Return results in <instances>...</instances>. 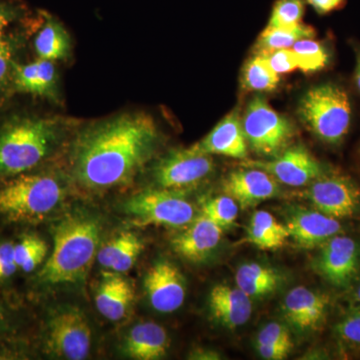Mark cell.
Instances as JSON below:
<instances>
[{
  "instance_id": "20",
  "label": "cell",
  "mask_w": 360,
  "mask_h": 360,
  "mask_svg": "<svg viewBox=\"0 0 360 360\" xmlns=\"http://www.w3.org/2000/svg\"><path fill=\"white\" fill-rule=\"evenodd\" d=\"M144 248L143 239L136 232L118 231L101 243L96 260L108 271L124 274L136 264Z\"/></svg>"
},
{
  "instance_id": "13",
  "label": "cell",
  "mask_w": 360,
  "mask_h": 360,
  "mask_svg": "<svg viewBox=\"0 0 360 360\" xmlns=\"http://www.w3.org/2000/svg\"><path fill=\"white\" fill-rule=\"evenodd\" d=\"M184 227L172 240L175 253L193 264L205 262L219 245L224 229L205 214Z\"/></svg>"
},
{
  "instance_id": "27",
  "label": "cell",
  "mask_w": 360,
  "mask_h": 360,
  "mask_svg": "<svg viewBox=\"0 0 360 360\" xmlns=\"http://www.w3.org/2000/svg\"><path fill=\"white\" fill-rule=\"evenodd\" d=\"M314 28L303 22L281 27L266 26L258 37L257 52L270 54L278 49H290L295 42L304 39H314Z\"/></svg>"
},
{
  "instance_id": "1",
  "label": "cell",
  "mask_w": 360,
  "mask_h": 360,
  "mask_svg": "<svg viewBox=\"0 0 360 360\" xmlns=\"http://www.w3.org/2000/svg\"><path fill=\"white\" fill-rule=\"evenodd\" d=\"M160 141L155 120L146 113H125L90 125L73 142L71 179L92 196L124 188L155 155Z\"/></svg>"
},
{
  "instance_id": "41",
  "label": "cell",
  "mask_w": 360,
  "mask_h": 360,
  "mask_svg": "<svg viewBox=\"0 0 360 360\" xmlns=\"http://www.w3.org/2000/svg\"><path fill=\"white\" fill-rule=\"evenodd\" d=\"M11 331L8 319L4 310L0 307V341L4 340Z\"/></svg>"
},
{
  "instance_id": "21",
  "label": "cell",
  "mask_w": 360,
  "mask_h": 360,
  "mask_svg": "<svg viewBox=\"0 0 360 360\" xmlns=\"http://www.w3.org/2000/svg\"><path fill=\"white\" fill-rule=\"evenodd\" d=\"M169 345V336L162 326L153 321H142L129 329L122 350L131 359L156 360L167 355Z\"/></svg>"
},
{
  "instance_id": "32",
  "label": "cell",
  "mask_w": 360,
  "mask_h": 360,
  "mask_svg": "<svg viewBox=\"0 0 360 360\" xmlns=\"http://www.w3.org/2000/svg\"><path fill=\"white\" fill-rule=\"evenodd\" d=\"M305 0H276L269 20V27L291 26L302 22Z\"/></svg>"
},
{
  "instance_id": "15",
  "label": "cell",
  "mask_w": 360,
  "mask_h": 360,
  "mask_svg": "<svg viewBox=\"0 0 360 360\" xmlns=\"http://www.w3.org/2000/svg\"><path fill=\"white\" fill-rule=\"evenodd\" d=\"M359 264V250L354 239L335 236L324 243L317 269L333 285H347L355 276Z\"/></svg>"
},
{
  "instance_id": "6",
  "label": "cell",
  "mask_w": 360,
  "mask_h": 360,
  "mask_svg": "<svg viewBox=\"0 0 360 360\" xmlns=\"http://www.w3.org/2000/svg\"><path fill=\"white\" fill-rule=\"evenodd\" d=\"M122 212L132 226L184 227L194 219L193 205L184 193L168 189H146L123 202Z\"/></svg>"
},
{
  "instance_id": "29",
  "label": "cell",
  "mask_w": 360,
  "mask_h": 360,
  "mask_svg": "<svg viewBox=\"0 0 360 360\" xmlns=\"http://www.w3.org/2000/svg\"><path fill=\"white\" fill-rule=\"evenodd\" d=\"M47 253V243L37 234H25L14 243V262L18 269L25 274L34 271L44 264Z\"/></svg>"
},
{
  "instance_id": "35",
  "label": "cell",
  "mask_w": 360,
  "mask_h": 360,
  "mask_svg": "<svg viewBox=\"0 0 360 360\" xmlns=\"http://www.w3.org/2000/svg\"><path fill=\"white\" fill-rule=\"evenodd\" d=\"M18 270L14 262V243L8 240L0 241V281H6Z\"/></svg>"
},
{
  "instance_id": "36",
  "label": "cell",
  "mask_w": 360,
  "mask_h": 360,
  "mask_svg": "<svg viewBox=\"0 0 360 360\" xmlns=\"http://www.w3.org/2000/svg\"><path fill=\"white\" fill-rule=\"evenodd\" d=\"M336 331L343 340L360 345V312L343 319L338 323Z\"/></svg>"
},
{
  "instance_id": "40",
  "label": "cell",
  "mask_w": 360,
  "mask_h": 360,
  "mask_svg": "<svg viewBox=\"0 0 360 360\" xmlns=\"http://www.w3.org/2000/svg\"><path fill=\"white\" fill-rule=\"evenodd\" d=\"M11 20V9L4 4H0V42L4 41L2 37L4 33L6 32L7 26Z\"/></svg>"
},
{
  "instance_id": "42",
  "label": "cell",
  "mask_w": 360,
  "mask_h": 360,
  "mask_svg": "<svg viewBox=\"0 0 360 360\" xmlns=\"http://www.w3.org/2000/svg\"><path fill=\"white\" fill-rule=\"evenodd\" d=\"M355 82L360 90V52L357 56L356 70H355Z\"/></svg>"
},
{
  "instance_id": "22",
  "label": "cell",
  "mask_w": 360,
  "mask_h": 360,
  "mask_svg": "<svg viewBox=\"0 0 360 360\" xmlns=\"http://www.w3.org/2000/svg\"><path fill=\"white\" fill-rule=\"evenodd\" d=\"M290 238L302 248H311L326 243L341 231L338 219L319 212L300 210L290 215L286 224Z\"/></svg>"
},
{
  "instance_id": "9",
  "label": "cell",
  "mask_w": 360,
  "mask_h": 360,
  "mask_svg": "<svg viewBox=\"0 0 360 360\" xmlns=\"http://www.w3.org/2000/svg\"><path fill=\"white\" fill-rule=\"evenodd\" d=\"M214 170L212 155L188 148L175 149L156 163L153 179L158 188L184 193L198 186Z\"/></svg>"
},
{
  "instance_id": "38",
  "label": "cell",
  "mask_w": 360,
  "mask_h": 360,
  "mask_svg": "<svg viewBox=\"0 0 360 360\" xmlns=\"http://www.w3.org/2000/svg\"><path fill=\"white\" fill-rule=\"evenodd\" d=\"M257 350L262 359L267 360H283L286 359L291 352L288 348L276 347V345H260V343H257Z\"/></svg>"
},
{
  "instance_id": "17",
  "label": "cell",
  "mask_w": 360,
  "mask_h": 360,
  "mask_svg": "<svg viewBox=\"0 0 360 360\" xmlns=\"http://www.w3.org/2000/svg\"><path fill=\"white\" fill-rule=\"evenodd\" d=\"M134 284L127 277L117 272L105 271L96 291V305L104 319L112 322L129 317L134 304Z\"/></svg>"
},
{
  "instance_id": "28",
  "label": "cell",
  "mask_w": 360,
  "mask_h": 360,
  "mask_svg": "<svg viewBox=\"0 0 360 360\" xmlns=\"http://www.w3.org/2000/svg\"><path fill=\"white\" fill-rule=\"evenodd\" d=\"M279 84L278 75L270 66L269 56L257 52L243 70V85L251 91L271 92Z\"/></svg>"
},
{
  "instance_id": "11",
  "label": "cell",
  "mask_w": 360,
  "mask_h": 360,
  "mask_svg": "<svg viewBox=\"0 0 360 360\" xmlns=\"http://www.w3.org/2000/svg\"><path fill=\"white\" fill-rule=\"evenodd\" d=\"M241 165L264 170L276 181L293 187L307 186L322 174L319 161L303 146L286 148L272 160H245Z\"/></svg>"
},
{
  "instance_id": "7",
  "label": "cell",
  "mask_w": 360,
  "mask_h": 360,
  "mask_svg": "<svg viewBox=\"0 0 360 360\" xmlns=\"http://www.w3.org/2000/svg\"><path fill=\"white\" fill-rule=\"evenodd\" d=\"M45 354L59 359L84 360L92 347L91 326L75 305H63L49 315L44 331Z\"/></svg>"
},
{
  "instance_id": "37",
  "label": "cell",
  "mask_w": 360,
  "mask_h": 360,
  "mask_svg": "<svg viewBox=\"0 0 360 360\" xmlns=\"http://www.w3.org/2000/svg\"><path fill=\"white\" fill-rule=\"evenodd\" d=\"M319 15H326L345 6L347 0H305Z\"/></svg>"
},
{
  "instance_id": "31",
  "label": "cell",
  "mask_w": 360,
  "mask_h": 360,
  "mask_svg": "<svg viewBox=\"0 0 360 360\" xmlns=\"http://www.w3.org/2000/svg\"><path fill=\"white\" fill-rule=\"evenodd\" d=\"M239 212V205L231 196H217L206 200L202 206V214L219 224L222 229L236 224Z\"/></svg>"
},
{
  "instance_id": "3",
  "label": "cell",
  "mask_w": 360,
  "mask_h": 360,
  "mask_svg": "<svg viewBox=\"0 0 360 360\" xmlns=\"http://www.w3.org/2000/svg\"><path fill=\"white\" fill-rule=\"evenodd\" d=\"M63 136L56 118L25 117L0 129V177L26 174L52 155Z\"/></svg>"
},
{
  "instance_id": "25",
  "label": "cell",
  "mask_w": 360,
  "mask_h": 360,
  "mask_svg": "<svg viewBox=\"0 0 360 360\" xmlns=\"http://www.w3.org/2000/svg\"><path fill=\"white\" fill-rule=\"evenodd\" d=\"M248 238L260 250H276L285 245L290 232L286 225L277 221L271 213L257 210L251 217Z\"/></svg>"
},
{
  "instance_id": "8",
  "label": "cell",
  "mask_w": 360,
  "mask_h": 360,
  "mask_svg": "<svg viewBox=\"0 0 360 360\" xmlns=\"http://www.w3.org/2000/svg\"><path fill=\"white\" fill-rule=\"evenodd\" d=\"M243 127L250 148L266 158H274L283 153L295 134L290 120L274 110L260 96L253 97L246 106Z\"/></svg>"
},
{
  "instance_id": "39",
  "label": "cell",
  "mask_w": 360,
  "mask_h": 360,
  "mask_svg": "<svg viewBox=\"0 0 360 360\" xmlns=\"http://www.w3.org/2000/svg\"><path fill=\"white\" fill-rule=\"evenodd\" d=\"M11 63V47L4 41L0 42V85L6 80Z\"/></svg>"
},
{
  "instance_id": "12",
  "label": "cell",
  "mask_w": 360,
  "mask_h": 360,
  "mask_svg": "<svg viewBox=\"0 0 360 360\" xmlns=\"http://www.w3.org/2000/svg\"><path fill=\"white\" fill-rule=\"evenodd\" d=\"M143 285L151 307L161 314L176 311L186 300L184 277L168 260H158L149 267Z\"/></svg>"
},
{
  "instance_id": "26",
  "label": "cell",
  "mask_w": 360,
  "mask_h": 360,
  "mask_svg": "<svg viewBox=\"0 0 360 360\" xmlns=\"http://www.w3.org/2000/svg\"><path fill=\"white\" fill-rule=\"evenodd\" d=\"M34 46L39 58L63 60L70 56L71 40L61 23L46 15V20L35 39Z\"/></svg>"
},
{
  "instance_id": "5",
  "label": "cell",
  "mask_w": 360,
  "mask_h": 360,
  "mask_svg": "<svg viewBox=\"0 0 360 360\" xmlns=\"http://www.w3.org/2000/svg\"><path fill=\"white\" fill-rule=\"evenodd\" d=\"M297 112L307 129L326 143H340L349 129V97L336 84H321L307 90L300 98Z\"/></svg>"
},
{
  "instance_id": "23",
  "label": "cell",
  "mask_w": 360,
  "mask_h": 360,
  "mask_svg": "<svg viewBox=\"0 0 360 360\" xmlns=\"http://www.w3.org/2000/svg\"><path fill=\"white\" fill-rule=\"evenodd\" d=\"M14 84L20 91L58 98V73L53 61L39 58L14 68Z\"/></svg>"
},
{
  "instance_id": "18",
  "label": "cell",
  "mask_w": 360,
  "mask_h": 360,
  "mask_svg": "<svg viewBox=\"0 0 360 360\" xmlns=\"http://www.w3.org/2000/svg\"><path fill=\"white\" fill-rule=\"evenodd\" d=\"M328 298L321 293L297 286L284 297V316L293 328L300 331L319 328L328 309Z\"/></svg>"
},
{
  "instance_id": "43",
  "label": "cell",
  "mask_w": 360,
  "mask_h": 360,
  "mask_svg": "<svg viewBox=\"0 0 360 360\" xmlns=\"http://www.w3.org/2000/svg\"><path fill=\"white\" fill-rule=\"evenodd\" d=\"M355 300H356V302L360 303V283L359 288H357L356 292H355Z\"/></svg>"
},
{
  "instance_id": "24",
  "label": "cell",
  "mask_w": 360,
  "mask_h": 360,
  "mask_svg": "<svg viewBox=\"0 0 360 360\" xmlns=\"http://www.w3.org/2000/svg\"><path fill=\"white\" fill-rule=\"evenodd\" d=\"M236 286L250 297H264L274 293L283 283V276L271 267L255 262L239 266Z\"/></svg>"
},
{
  "instance_id": "34",
  "label": "cell",
  "mask_w": 360,
  "mask_h": 360,
  "mask_svg": "<svg viewBox=\"0 0 360 360\" xmlns=\"http://www.w3.org/2000/svg\"><path fill=\"white\" fill-rule=\"evenodd\" d=\"M267 56L270 66L277 75H285L298 70L295 53L291 49H278Z\"/></svg>"
},
{
  "instance_id": "19",
  "label": "cell",
  "mask_w": 360,
  "mask_h": 360,
  "mask_svg": "<svg viewBox=\"0 0 360 360\" xmlns=\"http://www.w3.org/2000/svg\"><path fill=\"white\" fill-rule=\"evenodd\" d=\"M208 303L213 319L229 329L245 326L252 314L251 297L238 286L215 285L210 291Z\"/></svg>"
},
{
  "instance_id": "30",
  "label": "cell",
  "mask_w": 360,
  "mask_h": 360,
  "mask_svg": "<svg viewBox=\"0 0 360 360\" xmlns=\"http://www.w3.org/2000/svg\"><path fill=\"white\" fill-rule=\"evenodd\" d=\"M295 53L298 70L305 73H314L323 70L328 65L329 56L326 47L312 39H304L295 42L291 47Z\"/></svg>"
},
{
  "instance_id": "4",
  "label": "cell",
  "mask_w": 360,
  "mask_h": 360,
  "mask_svg": "<svg viewBox=\"0 0 360 360\" xmlns=\"http://www.w3.org/2000/svg\"><path fill=\"white\" fill-rule=\"evenodd\" d=\"M66 198L68 189L56 175H18L0 187V219L39 224L60 210Z\"/></svg>"
},
{
  "instance_id": "2",
  "label": "cell",
  "mask_w": 360,
  "mask_h": 360,
  "mask_svg": "<svg viewBox=\"0 0 360 360\" xmlns=\"http://www.w3.org/2000/svg\"><path fill=\"white\" fill-rule=\"evenodd\" d=\"M53 250L37 281L47 288L82 285L96 260L103 233V219L86 207H75L51 226Z\"/></svg>"
},
{
  "instance_id": "16",
  "label": "cell",
  "mask_w": 360,
  "mask_h": 360,
  "mask_svg": "<svg viewBox=\"0 0 360 360\" xmlns=\"http://www.w3.org/2000/svg\"><path fill=\"white\" fill-rule=\"evenodd\" d=\"M193 148L206 155L245 160L248 156V143L238 110H232L222 118L217 127L205 139L193 144Z\"/></svg>"
},
{
  "instance_id": "33",
  "label": "cell",
  "mask_w": 360,
  "mask_h": 360,
  "mask_svg": "<svg viewBox=\"0 0 360 360\" xmlns=\"http://www.w3.org/2000/svg\"><path fill=\"white\" fill-rule=\"evenodd\" d=\"M257 343L260 345H276L292 349L293 345L288 329L283 324L272 321L267 323L258 333Z\"/></svg>"
},
{
  "instance_id": "10",
  "label": "cell",
  "mask_w": 360,
  "mask_h": 360,
  "mask_svg": "<svg viewBox=\"0 0 360 360\" xmlns=\"http://www.w3.org/2000/svg\"><path fill=\"white\" fill-rule=\"evenodd\" d=\"M317 212L333 219L352 217L360 202V193L356 186L342 175H321L310 184L307 191Z\"/></svg>"
},
{
  "instance_id": "14",
  "label": "cell",
  "mask_w": 360,
  "mask_h": 360,
  "mask_svg": "<svg viewBox=\"0 0 360 360\" xmlns=\"http://www.w3.org/2000/svg\"><path fill=\"white\" fill-rule=\"evenodd\" d=\"M222 191L243 208L259 205L278 193V184L264 170L246 167L231 172L222 181Z\"/></svg>"
}]
</instances>
